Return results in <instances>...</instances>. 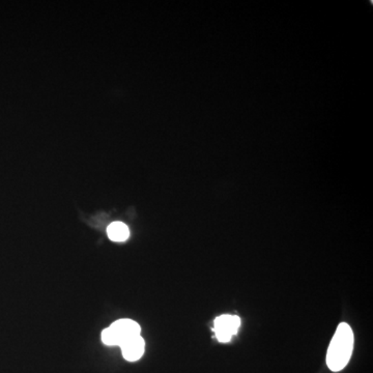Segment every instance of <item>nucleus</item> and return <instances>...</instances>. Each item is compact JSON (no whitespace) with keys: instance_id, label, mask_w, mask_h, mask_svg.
Instances as JSON below:
<instances>
[{"instance_id":"nucleus-1","label":"nucleus","mask_w":373,"mask_h":373,"mask_svg":"<svg viewBox=\"0 0 373 373\" xmlns=\"http://www.w3.org/2000/svg\"><path fill=\"white\" fill-rule=\"evenodd\" d=\"M354 350V333L345 323L338 325L327 352V367L334 372L342 370L350 362Z\"/></svg>"},{"instance_id":"nucleus-2","label":"nucleus","mask_w":373,"mask_h":373,"mask_svg":"<svg viewBox=\"0 0 373 373\" xmlns=\"http://www.w3.org/2000/svg\"><path fill=\"white\" fill-rule=\"evenodd\" d=\"M141 327L132 319H119L113 323L110 327L105 329L101 334L102 341L106 345L121 346L128 340L140 336Z\"/></svg>"},{"instance_id":"nucleus-3","label":"nucleus","mask_w":373,"mask_h":373,"mask_svg":"<svg viewBox=\"0 0 373 373\" xmlns=\"http://www.w3.org/2000/svg\"><path fill=\"white\" fill-rule=\"evenodd\" d=\"M240 325L241 319L236 315L224 314L218 316L214 323V332L218 341L223 342V343L230 342L232 336L238 333Z\"/></svg>"},{"instance_id":"nucleus-4","label":"nucleus","mask_w":373,"mask_h":373,"mask_svg":"<svg viewBox=\"0 0 373 373\" xmlns=\"http://www.w3.org/2000/svg\"><path fill=\"white\" fill-rule=\"evenodd\" d=\"M121 348L125 360L129 362H135L143 356L145 342L141 336H137V337L128 340L123 345H121Z\"/></svg>"},{"instance_id":"nucleus-5","label":"nucleus","mask_w":373,"mask_h":373,"mask_svg":"<svg viewBox=\"0 0 373 373\" xmlns=\"http://www.w3.org/2000/svg\"><path fill=\"white\" fill-rule=\"evenodd\" d=\"M107 234L113 242H125L129 239V228L123 222H113L107 228Z\"/></svg>"}]
</instances>
